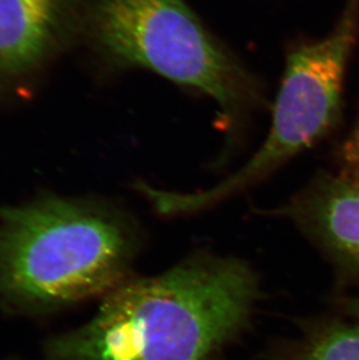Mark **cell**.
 I'll list each match as a JSON object with an SVG mask.
<instances>
[{
	"label": "cell",
	"instance_id": "6da1fadb",
	"mask_svg": "<svg viewBox=\"0 0 359 360\" xmlns=\"http://www.w3.org/2000/svg\"><path fill=\"white\" fill-rule=\"evenodd\" d=\"M257 297L245 262L194 255L159 276L125 280L85 326L51 338L44 360H215Z\"/></svg>",
	"mask_w": 359,
	"mask_h": 360
},
{
	"label": "cell",
	"instance_id": "7a4b0ae2",
	"mask_svg": "<svg viewBox=\"0 0 359 360\" xmlns=\"http://www.w3.org/2000/svg\"><path fill=\"white\" fill-rule=\"evenodd\" d=\"M138 243L132 217L106 200L0 207V303L44 313L106 295L127 280Z\"/></svg>",
	"mask_w": 359,
	"mask_h": 360
},
{
	"label": "cell",
	"instance_id": "3957f363",
	"mask_svg": "<svg viewBox=\"0 0 359 360\" xmlns=\"http://www.w3.org/2000/svg\"><path fill=\"white\" fill-rule=\"evenodd\" d=\"M83 34L118 70L143 68L210 97L229 122L266 104L264 85L184 0H95Z\"/></svg>",
	"mask_w": 359,
	"mask_h": 360
},
{
	"label": "cell",
	"instance_id": "277c9868",
	"mask_svg": "<svg viewBox=\"0 0 359 360\" xmlns=\"http://www.w3.org/2000/svg\"><path fill=\"white\" fill-rule=\"evenodd\" d=\"M358 34L359 0H346L341 17L325 38L291 48L266 141L236 173L210 189L191 194L160 191L144 182L137 189L159 214H194L259 184L314 146L339 122L346 65Z\"/></svg>",
	"mask_w": 359,
	"mask_h": 360
},
{
	"label": "cell",
	"instance_id": "5b68a950",
	"mask_svg": "<svg viewBox=\"0 0 359 360\" xmlns=\"http://www.w3.org/2000/svg\"><path fill=\"white\" fill-rule=\"evenodd\" d=\"M82 0H0V84L34 74L83 33Z\"/></svg>",
	"mask_w": 359,
	"mask_h": 360
},
{
	"label": "cell",
	"instance_id": "8992f818",
	"mask_svg": "<svg viewBox=\"0 0 359 360\" xmlns=\"http://www.w3.org/2000/svg\"><path fill=\"white\" fill-rule=\"evenodd\" d=\"M271 214L294 223L341 265L359 269V179L320 172Z\"/></svg>",
	"mask_w": 359,
	"mask_h": 360
},
{
	"label": "cell",
	"instance_id": "52a82bcc",
	"mask_svg": "<svg viewBox=\"0 0 359 360\" xmlns=\"http://www.w3.org/2000/svg\"><path fill=\"white\" fill-rule=\"evenodd\" d=\"M288 360H359V326H322L296 344Z\"/></svg>",
	"mask_w": 359,
	"mask_h": 360
},
{
	"label": "cell",
	"instance_id": "ba28073f",
	"mask_svg": "<svg viewBox=\"0 0 359 360\" xmlns=\"http://www.w3.org/2000/svg\"><path fill=\"white\" fill-rule=\"evenodd\" d=\"M339 175L359 179V122L339 150Z\"/></svg>",
	"mask_w": 359,
	"mask_h": 360
},
{
	"label": "cell",
	"instance_id": "9c48e42d",
	"mask_svg": "<svg viewBox=\"0 0 359 360\" xmlns=\"http://www.w3.org/2000/svg\"><path fill=\"white\" fill-rule=\"evenodd\" d=\"M344 308H346V313L359 319V297L349 300V301L344 304Z\"/></svg>",
	"mask_w": 359,
	"mask_h": 360
}]
</instances>
